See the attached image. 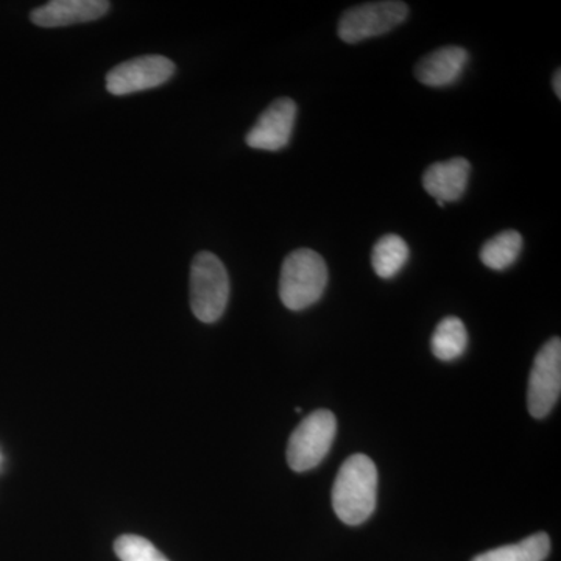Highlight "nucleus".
<instances>
[{"mask_svg":"<svg viewBox=\"0 0 561 561\" xmlns=\"http://www.w3.org/2000/svg\"><path fill=\"white\" fill-rule=\"evenodd\" d=\"M378 502V468L365 454H353L343 461L334 486L332 507L342 523L364 524L376 511Z\"/></svg>","mask_w":561,"mask_h":561,"instance_id":"obj_1","label":"nucleus"},{"mask_svg":"<svg viewBox=\"0 0 561 561\" xmlns=\"http://www.w3.org/2000/svg\"><path fill=\"white\" fill-rule=\"evenodd\" d=\"M328 265L313 250L291 251L283 262L279 298L290 311H305L323 297L328 286Z\"/></svg>","mask_w":561,"mask_h":561,"instance_id":"obj_2","label":"nucleus"},{"mask_svg":"<svg viewBox=\"0 0 561 561\" xmlns=\"http://www.w3.org/2000/svg\"><path fill=\"white\" fill-rule=\"evenodd\" d=\"M191 308L203 323H216L227 311L230 301V276L224 262L202 251L191 265Z\"/></svg>","mask_w":561,"mask_h":561,"instance_id":"obj_3","label":"nucleus"},{"mask_svg":"<svg viewBox=\"0 0 561 561\" xmlns=\"http://www.w3.org/2000/svg\"><path fill=\"white\" fill-rule=\"evenodd\" d=\"M337 432V420L331 411L312 412L291 432L287 445V463L297 472L319 467L331 451Z\"/></svg>","mask_w":561,"mask_h":561,"instance_id":"obj_4","label":"nucleus"},{"mask_svg":"<svg viewBox=\"0 0 561 561\" xmlns=\"http://www.w3.org/2000/svg\"><path fill=\"white\" fill-rule=\"evenodd\" d=\"M409 5L397 0L351 7L339 21V36L348 44L386 35L408 20Z\"/></svg>","mask_w":561,"mask_h":561,"instance_id":"obj_5","label":"nucleus"},{"mask_svg":"<svg viewBox=\"0 0 561 561\" xmlns=\"http://www.w3.org/2000/svg\"><path fill=\"white\" fill-rule=\"evenodd\" d=\"M561 393V341L553 337L538 351L527 390V408L535 419H545L556 408Z\"/></svg>","mask_w":561,"mask_h":561,"instance_id":"obj_6","label":"nucleus"},{"mask_svg":"<svg viewBox=\"0 0 561 561\" xmlns=\"http://www.w3.org/2000/svg\"><path fill=\"white\" fill-rule=\"evenodd\" d=\"M175 62L162 55H144L114 66L106 73V90L113 95H130L168 83L175 73Z\"/></svg>","mask_w":561,"mask_h":561,"instance_id":"obj_7","label":"nucleus"},{"mask_svg":"<svg viewBox=\"0 0 561 561\" xmlns=\"http://www.w3.org/2000/svg\"><path fill=\"white\" fill-rule=\"evenodd\" d=\"M297 121V103L289 98L276 99L247 133V146L254 150L278 151L289 146Z\"/></svg>","mask_w":561,"mask_h":561,"instance_id":"obj_8","label":"nucleus"},{"mask_svg":"<svg viewBox=\"0 0 561 561\" xmlns=\"http://www.w3.org/2000/svg\"><path fill=\"white\" fill-rule=\"evenodd\" d=\"M110 7L106 0H51L33 10L31 21L43 28L68 27L101 20Z\"/></svg>","mask_w":561,"mask_h":561,"instance_id":"obj_9","label":"nucleus"},{"mask_svg":"<svg viewBox=\"0 0 561 561\" xmlns=\"http://www.w3.org/2000/svg\"><path fill=\"white\" fill-rule=\"evenodd\" d=\"M471 164L465 158H453L445 162H435L430 165L423 175V186L431 197L437 201L440 208L446 203L457 202L467 192L470 181Z\"/></svg>","mask_w":561,"mask_h":561,"instance_id":"obj_10","label":"nucleus"},{"mask_svg":"<svg viewBox=\"0 0 561 561\" xmlns=\"http://www.w3.org/2000/svg\"><path fill=\"white\" fill-rule=\"evenodd\" d=\"M468 60L470 55L463 47H442L431 51L415 66L416 80L431 88L449 87L460 79Z\"/></svg>","mask_w":561,"mask_h":561,"instance_id":"obj_11","label":"nucleus"},{"mask_svg":"<svg viewBox=\"0 0 561 561\" xmlns=\"http://www.w3.org/2000/svg\"><path fill=\"white\" fill-rule=\"evenodd\" d=\"M431 348L438 360L453 362L463 356L468 348V331L457 317H446L435 328Z\"/></svg>","mask_w":561,"mask_h":561,"instance_id":"obj_12","label":"nucleus"},{"mask_svg":"<svg viewBox=\"0 0 561 561\" xmlns=\"http://www.w3.org/2000/svg\"><path fill=\"white\" fill-rule=\"evenodd\" d=\"M549 552H551V538L545 531H538L515 545L502 546L476 556L472 561H545Z\"/></svg>","mask_w":561,"mask_h":561,"instance_id":"obj_13","label":"nucleus"},{"mask_svg":"<svg viewBox=\"0 0 561 561\" xmlns=\"http://www.w3.org/2000/svg\"><path fill=\"white\" fill-rule=\"evenodd\" d=\"M409 245L397 234H387L376 242L371 253V264L376 275L391 279L404 268L409 261Z\"/></svg>","mask_w":561,"mask_h":561,"instance_id":"obj_14","label":"nucleus"},{"mask_svg":"<svg viewBox=\"0 0 561 561\" xmlns=\"http://www.w3.org/2000/svg\"><path fill=\"white\" fill-rule=\"evenodd\" d=\"M523 250V236L515 230H505L485 242L481 250V261L491 271H507Z\"/></svg>","mask_w":561,"mask_h":561,"instance_id":"obj_15","label":"nucleus"},{"mask_svg":"<svg viewBox=\"0 0 561 561\" xmlns=\"http://www.w3.org/2000/svg\"><path fill=\"white\" fill-rule=\"evenodd\" d=\"M121 561H169L149 540L138 535H122L114 542Z\"/></svg>","mask_w":561,"mask_h":561,"instance_id":"obj_16","label":"nucleus"},{"mask_svg":"<svg viewBox=\"0 0 561 561\" xmlns=\"http://www.w3.org/2000/svg\"><path fill=\"white\" fill-rule=\"evenodd\" d=\"M552 87L553 91H556L557 98L561 99V70H557L556 73H553L552 79Z\"/></svg>","mask_w":561,"mask_h":561,"instance_id":"obj_17","label":"nucleus"}]
</instances>
